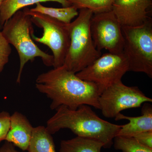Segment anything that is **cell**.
I'll list each match as a JSON object with an SVG mask.
<instances>
[{
  "label": "cell",
  "mask_w": 152,
  "mask_h": 152,
  "mask_svg": "<svg viewBox=\"0 0 152 152\" xmlns=\"http://www.w3.org/2000/svg\"><path fill=\"white\" fill-rule=\"evenodd\" d=\"M92 11L80 9L77 18L69 24L70 43L64 65L77 73L94 62L101 56L93 42L90 23Z\"/></svg>",
  "instance_id": "4"
},
{
  "label": "cell",
  "mask_w": 152,
  "mask_h": 152,
  "mask_svg": "<svg viewBox=\"0 0 152 152\" xmlns=\"http://www.w3.org/2000/svg\"><path fill=\"white\" fill-rule=\"evenodd\" d=\"M76 74L64 65L54 68L38 76L36 88L51 99L52 110L61 106L75 110L83 105L100 110V93L97 86L82 80Z\"/></svg>",
  "instance_id": "1"
},
{
  "label": "cell",
  "mask_w": 152,
  "mask_h": 152,
  "mask_svg": "<svg viewBox=\"0 0 152 152\" xmlns=\"http://www.w3.org/2000/svg\"><path fill=\"white\" fill-rule=\"evenodd\" d=\"M123 53L127 59L129 71L145 74L152 77V23L150 18L138 27H122Z\"/></svg>",
  "instance_id": "5"
},
{
  "label": "cell",
  "mask_w": 152,
  "mask_h": 152,
  "mask_svg": "<svg viewBox=\"0 0 152 152\" xmlns=\"http://www.w3.org/2000/svg\"><path fill=\"white\" fill-rule=\"evenodd\" d=\"M47 1L56 2L64 7L71 6L68 0H4L0 8V22L2 26L3 27L7 21L23 7Z\"/></svg>",
  "instance_id": "13"
},
{
  "label": "cell",
  "mask_w": 152,
  "mask_h": 152,
  "mask_svg": "<svg viewBox=\"0 0 152 152\" xmlns=\"http://www.w3.org/2000/svg\"><path fill=\"white\" fill-rule=\"evenodd\" d=\"M4 0H0V8H1V5L2 4L3 2L4 1ZM2 26L1 25V22H0V31L2 30Z\"/></svg>",
  "instance_id": "23"
},
{
  "label": "cell",
  "mask_w": 152,
  "mask_h": 152,
  "mask_svg": "<svg viewBox=\"0 0 152 152\" xmlns=\"http://www.w3.org/2000/svg\"><path fill=\"white\" fill-rule=\"evenodd\" d=\"M104 145L93 139L76 137L61 141L60 152H101Z\"/></svg>",
  "instance_id": "15"
},
{
  "label": "cell",
  "mask_w": 152,
  "mask_h": 152,
  "mask_svg": "<svg viewBox=\"0 0 152 152\" xmlns=\"http://www.w3.org/2000/svg\"><path fill=\"white\" fill-rule=\"evenodd\" d=\"M24 12L31 16L32 22L43 30L41 37L32 34L36 42L46 45L51 50L54 58V68L64 64L70 43L69 24L58 21L43 14L25 10Z\"/></svg>",
  "instance_id": "6"
},
{
  "label": "cell",
  "mask_w": 152,
  "mask_h": 152,
  "mask_svg": "<svg viewBox=\"0 0 152 152\" xmlns=\"http://www.w3.org/2000/svg\"><path fill=\"white\" fill-rule=\"evenodd\" d=\"M152 0H114L112 11L122 26H141L151 18L148 9Z\"/></svg>",
  "instance_id": "10"
},
{
  "label": "cell",
  "mask_w": 152,
  "mask_h": 152,
  "mask_svg": "<svg viewBox=\"0 0 152 152\" xmlns=\"http://www.w3.org/2000/svg\"><path fill=\"white\" fill-rule=\"evenodd\" d=\"M90 29L94 45L98 50L106 49L112 53H122L124 39L122 26L113 11L94 14Z\"/></svg>",
  "instance_id": "9"
},
{
  "label": "cell",
  "mask_w": 152,
  "mask_h": 152,
  "mask_svg": "<svg viewBox=\"0 0 152 152\" xmlns=\"http://www.w3.org/2000/svg\"><path fill=\"white\" fill-rule=\"evenodd\" d=\"M11 115L8 112L0 113V143L5 140L10 126Z\"/></svg>",
  "instance_id": "20"
},
{
  "label": "cell",
  "mask_w": 152,
  "mask_h": 152,
  "mask_svg": "<svg viewBox=\"0 0 152 152\" xmlns=\"http://www.w3.org/2000/svg\"><path fill=\"white\" fill-rule=\"evenodd\" d=\"M140 143L152 148V131L143 132L132 137Z\"/></svg>",
  "instance_id": "21"
},
{
  "label": "cell",
  "mask_w": 152,
  "mask_h": 152,
  "mask_svg": "<svg viewBox=\"0 0 152 152\" xmlns=\"http://www.w3.org/2000/svg\"><path fill=\"white\" fill-rule=\"evenodd\" d=\"M28 152H56L53 139L46 127H34Z\"/></svg>",
  "instance_id": "14"
},
{
  "label": "cell",
  "mask_w": 152,
  "mask_h": 152,
  "mask_svg": "<svg viewBox=\"0 0 152 152\" xmlns=\"http://www.w3.org/2000/svg\"><path fill=\"white\" fill-rule=\"evenodd\" d=\"M47 122L46 129L51 134L63 129H69L78 137L100 142L104 148H109L113 144L122 125L115 124L102 119L90 106L83 105L76 110L61 106Z\"/></svg>",
  "instance_id": "2"
},
{
  "label": "cell",
  "mask_w": 152,
  "mask_h": 152,
  "mask_svg": "<svg viewBox=\"0 0 152 152\" xmlns=\"http://www.w3.org/2000/svg\"><path fill=\"white\" fill-rule=\"evenodd\" d=\"M114 148L122 152H152V148L140 143L132 137L116 136L114 139Z\"/></svg>",
  "instance_id": "18"
},
{
  "label": "cell",
  "mask_w": 152,
  "mask_h": 152,
  "mask_svg": "<svg viewBox=\"0 0 152 152\" xmlns=\"http://www.w3.org/2000/svg\"><path fill=\"white\" fill-rule=\"evenodd\" d=\"M129 70V63L123 53H109L101 55L76 75L82 80L96 84L101 94L110 86L121 80Z\"/></svg>",
  "instance_id": "7"
},
{
  "label": "cell",
  "mask_w": 152,
  "mask_h": 152,
  "mask_svg": "<svg viewBox=\"0 0 152 152\" xmlns=\"http://www.w3.org/2000/svg\"><path fill=\"white\" fill-rule=\"evenodd\" d=\"M115 118L116 121H129L128 124L122 125L117 136L132 137L139 133L152 131V107L150 104H144L140 116H126L120 113Z\"/></svg>",
  "instance_id": "12"
},
{
  "label": "cell",
  "mask_w": 152,
  "mask_h": 152,
  "mask_svg": "<svg viewBox=\"0 0 152 152\" xmlns=\"http://www.w3.org/2000/svg\"><path fill=\"white\" fill-rule=\"evenodd\" d=\"M152 102V99L147 97L138 87L128 86L121 80L107 88L99 97L102 114L111 118H115L124 110L140 107L142 104Z\"/></svg>",
  "instance_id": "8"
},
{
  "label": "cell",
  "mask_w": 152,
  "mask_h": 152,
  "mask_svg": "<svg viewBox=\"0 0 152 152\" xmlns=\"http://www.w3.org/2000/svg\"><path fill=\"white\" fill-rule=\"evenodd\" d=\"M31 16L24 12L18 11L3 25L1 31L4 37L17 50L20 58V68L16 82L20 83L23 69L26 63L40 58L44 64L53 66V56L43 51L32 39V26Z\"/></svg>",
  "instance_id": "3"
},
{
  "label": "cell",
  "mask_w": 152,
  "mask_h": 152,
  "mask_svg": "<svg viewBox=\"0 0 152 152\" xmlns=\"http://www.w3.org/2000/svg\"><path fill=\"white\" fill-rule=\"evenodd\" d=\"M11 53L12 48L10 45L7 42L0 31V74L8 63Z\"/></svg>",
  "instance_id": "19"
},
{
  "label": "cell",
  "mask_w": 152,
  "mask_h": 152,
  "mask_svg": "<svg viewBox=\"0 0 152 152\" xmlns=\"http://www.w3.org/2000/svg\"><path fill=\"white\" fill-rule=\"evenodd\" d=\"M34 129L26 116L15 112L10 116V126L5 141L23 151H27Z\"/></svg>",
  "instance_id": "11"
},
{
  "label": "cell",
  "mask_w": 152,
  "mask_h": 152,
  "mask_svg": "<svg viewBox=\"0 0 152 152\" xmlns=\"http://www.w3.org/2000/svg\"><path fill=\"white\" fill-rule=\"evenodd\" d=\"M0 152H21L17 151L15 146L11 143L6 142L0 148Z\"/></svg>",
  "instance_id": "22"
},
{
  "label": "cell",
  "mask_w": 152,
  "mask_h": 152,
  "mask_svg": "<svg viewBox=\"0 0 152 152\" xmlns=\"http://www.w3.org/2000/svg\"><path fill=\"white\" fill-rule=\"evenodd\" d=\"M77 9H87L94 14L112 11L114 0H68Z\"/></svg>",
  "instance_id": "17"
},
{
  "label": "cell",
  "mask_w": 152,
  "mask_h": 152,
  "mask_svg": "<svg viewBox=\"0 0 152 152\" xmlns=\"http://www.w3.org/2000/svg\"><path fill=\"white\" fill-rule=\"evenodd\" d=\"M77 10L73 6L62 8H56L47 7L41 4V3H37L36 4L35 7L30 10L45 15L64 23L69 24L72 22L73 19L77 16L79 14Z\"/></svg>",
  "instance_id": "16"
}]
</instances>
